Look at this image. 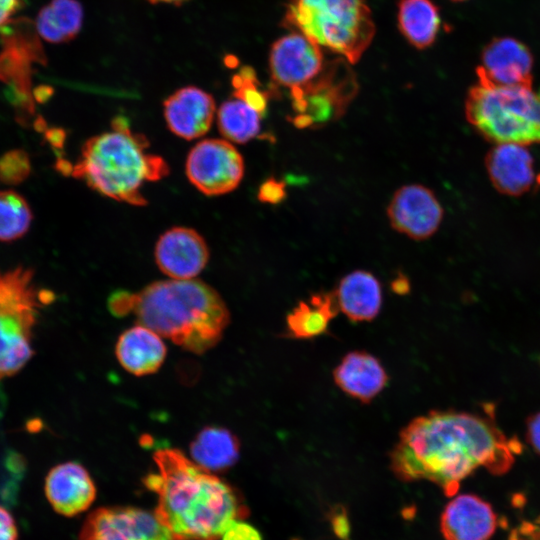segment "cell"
<instances>
[{
    "label": "cell",
    "mask_w": 540,
    "mask_h": 540,
    "mask_svg": "<svg viewBox=\"0 0 540 540\" xmlns=\"http://www.w3.org/2000/svg\"><path fill=\"white\" fill-rule=\"evenodd\" d=\"M492 414L431 411L411 420L390 452V466L405 481L429 480L453 496L460 482L480 467L507 472L520 453Z\"/></svg>",
    "instance_id": "1"
},
{
    "label": "cell",
    "mask_w": 540,
    "mask_h": 540,
    "mask_svg": "<svg viewBox=\"0 0 540 540\" xmlns=\"http://www.w3.org/2000/svg\"><path fill=\"white\" fill-rule=\"evenodd\" d=\"M153 459L156 471L143 481L156 494L155 514L173 540H217L247 514L235 488L180 450L159 449Z\"/></svg>",
    "instance_id": "2"
},
{
    "label": "cell",
    "mask_w": 540,
    "mask_h": 540,
    "mask_svg": "<svg viewBox=\"0 0 540 540\" xmlns=\"http://www.w3.org/2000/svg\"><path fill=\"white\" fill-rule=\"evenodd\" d=\"M108 308L118 317L134 314L138 324L196 354L215 346L230 321L220 294L194 278L156 281L138 293L117 291Z\"/></svg>",
    "instance_id": "3"
},
{
    "label": "cell",
    "mask_w": 540,
    "mask_h": 540,
    "mask_svg": "<svg viewBox=\"0 0 540 540\" xmlns=\"http://www.w3.org/2000/svg\"><path fill=\"white\" fill-rule=\"evenodd\" d=\"M145 136L134 133L117 117L112 131L89 138L71 174L100 194L135 206L147 204L141 193L145 181H157L169 173L166 161L146 153Z\"/></svg>",
    "instance_id": "4"
},
{
    "label": "cell",
    "mask_w": 540,
    "mask_h": 540,
    "mask_svg": "<svg viewBox=\"0 0 540 540\" xmlns=\"http://www.w3.org/2000/svg\"><path fill=\"white\" fill-rule=\"evenodd\" d=\"M282 24L352 64L375 34L371 11L363 0H288Z\"/></svg>",
    "instance_id": "5"
},
{
    "label": "cell",
    "mask_w": 540,
    "mask_h": 540,
    "mask_svg": "<svg viewBox=\"0 0 540 540\" xmlns=\"http://www.w3.org/2000/svg\"><path fill=\"white\" fill-rule=\"evenodd\" d=\"M465 115L475 130L494 144L540 143V93L532 87L477 82L468 91Z\"/></svg>",
    "instance_id": "6"
},
{
    "label": "cell",
    "mask_w": 540,
    "mask_h": 540,
    "mask_svg": "<svg viewBox=\"0 0 540 540\" xmlns=\"http://www.w3.org/2000/svg\"><path fill=\"white\" fill-rule=\"evenodd\" d=\"M31 269L0 271V381L17 374L32 358L39 310L52 293L38 290Z\"/></svg>",
    "instance_id": "7"
},
{
    "label": "cell",
    "mask_w": 540,
    "mask_h": 540,
    "mask_svg": "<svg viewBox=\"0 0 540 540\" xmlns=\"http://www.w3.org/2000/svg\"><path fill=\"white\" fill-rule=\"evenodd\" d=\"M356 90L355 76L342 59L326 63L314 80L290 90L292 108L296 112L294 125L306 128L339 117Z\"/></svg>",
    "instance_id": "8"
},
{
    "label": "cell",
    "mask_w": 540,
    "mask_h": 540,
    "mask_svg": "<svg viewBox=\"0 0 540 540\" xmlns=\"http://www.w3.org/2000/svg\"><path fill=\"white\" fill-rule=\"evenodd\" d=\"M189 181L202 193L216 196L236 189L244 176V160L227 140L205 139L198 142L186 160Z\"/></svg>",
    "instance_id": "9"
},
{
    "label": "cell",
    "mask_w": 540,
    "mask_h": 540,
    "mask_svg": "<svg viewBox=\"0 0 540 540\" xmlns=\"http://www.w3.org/2000/svg\"><path fill=\"white\" fill-rule=\"evenodd\" d=\"M78 540H173V538L155 513L133 507H106L90 514Z\"/></svg>",
    "instance_id": "10"
},
{
    "label": "cell",
    "mask_w": 540,
    "mask_h": 540,
    "mask_svg": "<svg viewBox=\"0 0 540 540\" xmlns=\"http://www.w3.org/2000/svg\"><path fill=\"white\" fill-rule=\"evenodd\" d=\"M325 65L320 46L297 31L280 37L270 48L269 70L276 87H302L314 80Z\"/></svg>",
    "instance_id": "11"
},
{
    "label": "cell",
    "mask_w": 540,
    "mask_h": 540,
    "mask_svg": "<svg viewBox=\"0 0 540 540\" xmlns=\"http://www.w3.org/2000/svg\"><path fill=\"white\" fill-rule=\"evenodd\" d=\"M387 216L395 231L421 241L436 233L444 212L431 189L421 184H408L393 194Z\"/></svg>",
    "instance_id": "12"
},
{
    "label": "cell",
    "mask_w": 540,
    "mask_h": 540,
    "mask_svg": "<svg viewBox=\"0 0 540 540\" xmlns=\"http://www.w3.org/2000/svg\"><path fill=\"white\" fill-rule=\"evenodd\" d=\"M533 64L532 53L524 43L511 37L494 38L482 51L476 68L478 82L532 87Z\"/></svg>",
    "instance_id": "13"
},
{
    "label": "cell",
    "mask_w": 540,
    "mask_h": 540,
    "mask_svg": "<svg viewBox=\"0 0 540 540\" xmlns=\"http://www.w3.org/2000/svg\"><path fill=\"white\" fill-rule=\"evenodd\" d=\"M209 255L204 238L188 227L168 229L155 246L158 268L172 279H193L205 268Z\"/></svg>",
    "instance_id": "14"
},
{
    "label": "cell",
    "mask_w": 540,
    "mask_h": 540,
    "mask_svg": "<svg viewBox=\"0 0 540 540\" xmlns=\"http://www.w3.org/2000/svg\"><path fill=\"white\" fill-rule=\"evenodd\" d=\"M486 171L494 188L508 196H521L540 184L534 159L526 145L497 143L485 157Z\"/></svg>",
    "instance_id": "15"
},
{
    "label": "cell",
    "mask_w": 540,
    "mask_h": 540,
    "mask_svg": "<svg viewBox=\"0 0 540 540\" xmlns=\"http://www.w3.org/2000/svg\"><path fill=\"white\" fill-rule=\"evenodd\" d=\"M163 106L164 118L170 131L186 140L206 134L216 110L213 96L195 86L176 90L166 98Z\"/></svg>",
    "instance_id": "16"
},
{
    "label": "cell",
    "mask_w": 540,
    "mask_h": 540,
    "mask_svg": "<svg viewBox=\"0 0 540 540\" xmlns=\"http://www.w3.org/2000/svg\"><path fill=\"white\" fill-rule=\"evenodd\" d=\"M44 490L53 509L69 517L86 511L96 497V487L88 471L71 461L52 467L45 478Z\"/></svg>",
    "instance_id": "17"
},
{
    "label": "cell",
    "mask_w": 540,
    "mask_h": 540,
    "mask_svg": "<svg viewBox=\"0 0 540 540\" xmlns=\"http://www.w3.org/2000/svg\"><path fill=\"white\" fill-rule=\"evenodd\" d=\"M496 528L491 506L472 494L454 497L441 516V530L446 540H488Z\"/></svg>",
    "instance_id": "18"
},
{
    "label": "cell",
    "mask_w": 540,
    "mask_h": 540,
    "mask_svg": "<svg viewBox=\"0 0 540 540\" xmlns=\"http://www.w3.org/2000/svg\"><path fill=\"white\" fill-rule=\"evenodd\" d=\"M333 379L348 396L368 403L385 388L388 375L375 356L365 351H352L335 367Z\"/></svg>",
    "instance_id": "19"
},
{
    "label": "cell",
    "mask_w": 540,
    "mask_h": 540,
    "mask_svg": "<svg viewBox=\"0 0 540 540\" xmlns=\"http://www.w3.org/2000/svg\"><path fill=\"white\" fill-rule=\"evenodd\" d=\"M166 351L160 335L140 324L125 330L115 349L121 366L136 376L155 373L163 364Z\"/></svg>",
    "instance_id": "20"
},
{
    "label": "cell",
    "mask_w": 540,
    "mask_h": 540,
    "mask_svg": "<svg viewBox=\"0 0 540 540\" xmlns=\"http://www.w3.org/2000/svg\"><path fill=\"white\" fill-rule=\"evenodd\" d=\"M334 294L339 311L354 322L371 321L381 309V285L368 271L356 270L344 276Z\"/></svg>",
    "instance_id": "21"
},
{
    "label": "cell",
    "mask_w": 540,
    "mask_h": 540,
    "mask_svg": "<svg viewBox=\"0 0 540 540\" xmlns=\"http://www.w3.org/2000/svg\"><path fill=\"white\" fill-rule=\"evenodd\" d=\"M239 452L238 438L223 427H205L190 444L192 460L212 473L232 467L239 458Z\"/></svg>",
    "instance_id": "22"
},
{
    "label": "cell",
    "mask_w": 540,
    "mask_h": 540,
    "mask_svg": "<svg viewBox=\"0 0 540 540\" xmlns=\"http://www.w3.org/2000/svg\"><path fill=\"white\" fill-rule=\"evenodd\" d=\"M339 312L334 293H318L300 301L286 317L287 335L294 339H311L326 333Z\"/></svg>",
    "instance_id": "23"
},
{
    "label": "cell",
    "mask_w": 540,
    "mask_h": 540,
    "mask_svg": "<svg viewBox=\"0 0 540 540\" xmlns=\"http://www.w3.org/2000/svg\"><path fill=\"white\" fill-rule=\"evenodd\" d=\"M397 21L401 34L417 49L430 47L441 26L439 8L431 0H401Z\"/></svg>",
    "instance_id": "24"
},
{
    "label": "cell",
    "mask_w": 540,
    "mask_h": 540,
    "mask_svg": "<svg viewBox=\"0 0 540 540\" xmlns=\"http://www.w3.org/2000/svg\"><path fill=\"white\" fill-rule=\"evenodd\" d=\"M83 7L78 0H51L38 13V34L50 43L73 40L83 25Z\"/></svg>",
    "instance_id": "25"
},
{
    "label": "cell",
    "mask_w": 540,
    "mask_h": 540,
    "mask_svg": "<svg viewBox=\"0 0 540 540\" xmlns=\"http://www.w3.org/2000/svg\"><path fill=\"white\" fill-rule=\"evenodd\" d=\"M261 115L243 101L233 98L223 102L217 112L220 133L229 141L247 143L260 132Z\"/></svg>",
    "instance_id": "26"
},
{
    "label": "cell",
    "mask_w": 540,
    "mask_h": 540,
    "mask_svg": "<svg viewBox=\"0 0 540 540\" xmlns=\"http://www.w3.org/2000/svg\"><path fill=\"white\" fill-rule=\"evenodd\" d=\"M31 221V209L20 194L12 190L0 191V241L22 237Z\"/></svg>",
    "instance_id": "27"
},
{
    "label": "cell",
    "mask_w": 540,
    "mask_h": 540,
    "mask_svg": "<svg viewBox=\"0 0 540 540\" xmlns=\"http://www.w3.org/2000/svg\"><path fill=\"white\" fill-rule=\"evenodd\" d=\"M233 97L237 98L260 115L267 111L269 92L260 88L261 84L251 66H243L232 76Z\"/></svg>",
    "instance_id": "28"
},
{
    "label": "cell",
    "mask_w": 540,
    "mask_h": 540,
    "mask_svg": "<svg viewBox=\"0 0 540 540\" xmlns=\"http://www.w3.org/2000/svg\"><path fill=\"white\" fill-rule=\"evenodd\" d=\"M31 170L30 160L23 150L6 152L0 158V180L6 184H19L24 181Z\"/></svg>",
    "instance_id": "29"
},
{
    "label": "cell",
    "mask_w": 540,
    "mask_h": 540,
    "mask_svg": "<svg viewBox=\"0 0 540 540\" xmlns=\"http://www.w3.org/2000/svg\"><path fill=\"white\" fill-rule=\"evenodd\" d=\"M286 198V185L283 181L269 178L259 187L258 199L263 203L278 204Z\"/></svg>",
    "instance_id": "30"
},
{
    "label": "cell",
    "mask_w": 540,
    "mask_h": 540,
    "mask_svg": "<svg viewBox=\"0 0 540 540\" xmlns=\"http://www.w3.org/2000/svg\"><path fill=\"white\" fill-rule=\"evenodd\" d=\"M221 538L222 540H263L260 532L242 519L234 521Z\"/></svg>",
    "instance_id": "31"
},
{
    "label": "cell",
    "mask_w": 540,
    "mask_h": 540,
    "mask_svg": "<svg viewBox=\"0 0 540 540\" xmlns=\"http://www.w3.org/2000/svg\"><path fill=\"white\" fill-rule=\"evenodd\" d=\"M18 532L14 518L3 506H0V540H17Z\"/></svg>",
    "instance_id": "32"
},
{
    "label": "cell",
    "mask_w": 540,
    "mask_h": 540,
    "mask_svg": "<svg viewBox=\"0 0 540 540\" xmlns=\"http://www.w3.org/2000/svg\"><path fill=\"white\" fill-rule=\"evenodd\" d=\"M526 431L528 443L540 455V411L528 418Z\"/></svg>",
    "instance_id": "33"
},
{
    "label": "cell",
    "mask_w": 540,
    "mask_h": 540,
    "mask_svg": "<svg viewBox=\"0 0 540 540\" xmlns=\"http://www.w3.org/2000/svg\"><path fill=\"white\" fill-rule=\"evenodd\" d=\"M19 6L20 0H0V27L8 21Z\"/></svg>",
    "instance_id": "34"
},
{
    "label": "cell",
    "mask_w": 540,
    "mask_h": 540,
    "mask_svg": "<svg viewBox=\"0 0 540 540\" xmlns=\"http://www.w3.org/2000/svg\"><path fill=\"white\" fill-rule=\"evenodd\" d=\"M46 138L54 147L61 148L64 143L65 133L61 129H50L46 132Z\"/></svg>",
    "instance_id": "35"
},
{
    "label": "cell",
    "mask_w": 540,
    "mask_h": 540,
    "mask_svg": "<svg viewBox=\"0 0 540 540\" xmlns=\"http://www.w3.org/2000/svg\"><path fill=\"white\" fill-rule=\"evenodd\" d=\"M409 285L408 281L406 279L397 278L393 283V289L397 293H405L406 290H408Z\"/></svg>",
    "instance_id": "36"
},
{
    "label": "cell",
    "mask_w": 540,
    "mask_h": 540,
    "mask_svg": "<svg viewBox=\"0 0 540 540\" xmlns=\"http://www.w3.org/2000/svg\"><path fill=\"white\" fill-rule=\"evenodd\" d=\"M152 4H159V3H165V4H173V5H181L189 0H146Z\"/></svg>",
    "instance_id": "37"
},
{
    "label": "cell",
    "mask_w": 540,
    "mask_h": 540,
    "mask_svg": "<svg viewBox=\"0 0 540 540\" xmlns=\"http://www.w3.org/2000/svg\"><path fill=\"white\" fill-rule=\"evenodd\" d=\"M451 1L461 2V1H466V0H451Z\"/></svg>",
    "instance_id": "38"
}]
</instances>
